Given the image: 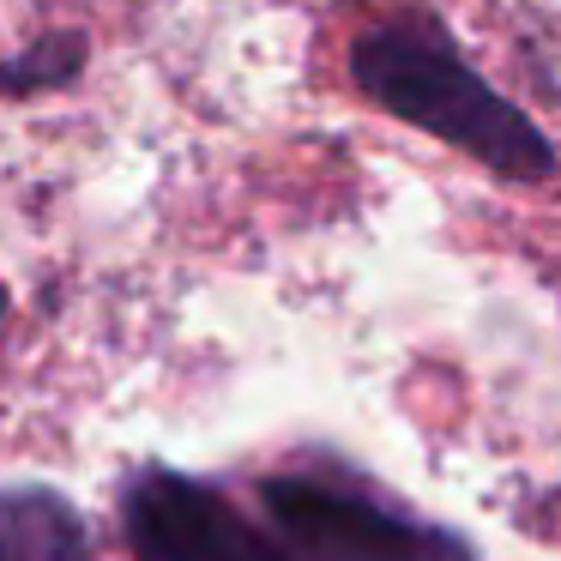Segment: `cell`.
<instances>
[{
	"label": "cell",
	"mask_w": 561,
	"mask_h": 561,
	"mask_svg": "<svg viewBox=\"0 0 561 561\" xmlns=\"http://www.w3.org/2000/svg\"><path fill=\"white\" fill-rule=\"evenodd\" d=\"M85 67V37L79 31H49L31 49H19L13 61H0V98H37V91H55L67 79H79Z\"/></svg>",
	"instance_id": "obj_5"
},
{
	"label": "cell",
	"mask_w": 561,
	"mask_h": 561,
	"mask_svg": "<svg viewBox=\"0 0 561 561\" xmlns=\"http://www.w3.org/2000/svg\"><path fill=\"white\" fill-rule=\"evenodd\" d=\"M0 561H91L79 507L49 483L0 489Z\"/></svg>",
	"instance_id": "obj_4"
},
{
	"label": "cell",
	"mask_w": 561,
	"mask_h": 561,
	"mask_svg": "<svg viewBox=\"0 0 561 561\" xmlns=\"http://www.w3.org/2000/svg\"><path fill=\"white\" fill-rule=\"evenodd\" d=\"M351 85L380 115L440 139L513 187L561 175V151L513 98H501L453 43L447 19L428 7H392L351 37Z\"/></svg>",
	"instance_id": "obj_1"
},
{
	"label": "cell",
	"mask_w": 561,
	"mask_h": 561,
	"mask_svg": "<svg viewBox=\"0 0 561 561\" xmlns=\"http://www.w3.org/2000/svg\"><path fill=\"white\" fill-rule=\"evenodd\" d=\"M260 507L308 561H477L465 537L416 519L404 501L344 465H290L260 477Z\"/></svg>",
	"instance_id": "obj_2"
},
{
	"label": "cell",
	"mask_w": 561,
	"mask_h": 561,
	"mask_svg": "<svg viewBox=\"0 0 561 561\" xmlns=\"http://www.w3.org/2000/svg\"><path fill=\"white\" fill-rule=\"evenodd\" d=\"M0 320H7V284H0Z\"/></svg>",
	"instance_id": "obj_6"
},
{
	"label": "cell",
	"mask_w": 561,
	"mask_h": 561,
	"mask_svg": "<svg viewBox=\"0 0 561 561\" xmlns=\"http://www.w3.org/2000/svg\"><path fill=\"white\" fill-rule=\"evenodd\" d=\"M122 531L139 561H308L230 489L170 465H139L122 483Z\"/></svg>",
	"instance_id": "obj_3"
}]
</instances>
